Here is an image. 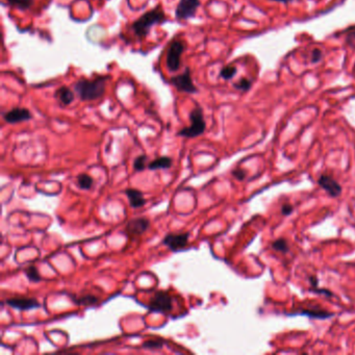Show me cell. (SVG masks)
Masks as SVG:
<instances>
[{"label": "cell", "mask_w": 355, "mask_h": 355, "mask_svg": "<svg viewBox=\"0 0 355 355\" xmlns=\"http://www.w3.org/2000/svg\"><path fill=\"white\" fill-rule=\"evenodd\" d=\"M75 302L80 305H85V306H88V305H93V304H96L98 302V299L94 296H91V295H87V296H84V297H81L80 299H76Z\"/></svg>", "instance_id": "obj_25"}, {"label": "cell", "mask_w": 355, "mask_h": 355, "mask_svg": "<svg viewBox=\"0 0 355 355\" xmlns=\"http://www.w3.org/2000/svg\"><path fill=\"white\" fill-rule=\"evenodd\" d=\"M191 125L189 127H185L179 131V135L185 137H196L201 135L206 128V123L203 117V111L199 106L194 109L190 113Z\"/></svg>", "instance_id": "obj_3"}, {"label": "cell", "mask_w": 355, "mask_h": 355, "mask_svg": "<svg viewBox=\"0 0 355 355\" xmlns=\"http://www.w3.org/2000/svg\"><path fill=\"white\" fill-rule=\"evenodd\" d=\"M146 162H147V156L145 154H142V155L137 156L133 163L134 171H136V172L143 171L146 168Z\"/></svg>", "instance_id": "obj_22"}, {"label": "cell", "mask_w": 355, "mask_h": 355, "mask_svg": "<svg viewBox=\"0 0 355 355\" xmlns=\"http://www.w3.org/2000/svg\"><path fill=\"white\" fill-rule=\"evenodd\" d=\"M6 303L19 310H28L32 308H39L41 305L37 299L34 298H11L6 301Z\"/></svg>", "instance_id": "obj_11"}, {"label": "cell", "mask_w": 355, "mask_h": 355, "mask_svg": "<svg viewBox=\"0 0 355 355\" xmlns=\"http://www.w3.org/2000/svg\"><path fill=\"white\" fill-rule=\"evenodd\" d=\"M322 58V51L321 50H319V49H314L312 51V56H311V62L313 64H317L321 61Z\"/></svg>", "instance_id": "obj_27"}, {"label": "cell", "mask_w": 355, "mask_h": 355, "mask_svg": "<svg viewBox=\"0 0 355 355\" xmlns=\"http://www.w3.org/2000/svg\"><path fill=\"white\" fill-rule=\"evenodd\" d=\"M166 20L167 18H166L165 12L163 11L161 6H157L150 12L145 13L137 20H135L131 25V29L136 37L143 39L147 37V34L149 33L153 25L162 24L166 22Z\"/></svg>", "instance_id": "obj_2"}, {"label": "cell", "mask_w": 355, "mask_h": 355, "mask_svg": "<svg viewBox=\"0 0 355 355\" xmlns=\"http://www.w3.org/2000/svg\"><path fill=\"white\" fill-rule=\"evenodd\" d=\"M171 85L176 88L177 91L188 93V94H196L198 92V89L194 85V82L192 80L190 68H186L183 73L172 76L170 80Z\"/></svg>", "instance_id": "obj_4"}, {"label": "cell", "mask_w": 355, "mask_h": 355, "mask_svg": "<svg viewBox=\"0 0 355 355\" xmlns=\"http://www.w3.org/2000/svg\"><path fill=\"white\" fill-rule=\"evenodd\" d=\"M10 7L16 8L20 11H26L31 8L33 0H7Z\"/></svg>", "instance_id": "obj_16"}, {"label": "cell", "mask_w": 355, "mask_h": 355, "mask_svg": "<svg viewBox=\"0 0 355 355\" xmlns=\"http://www.w3.org/2000/svg\"><path fill=\"white\" fill-rule=\"evenodd\" d=\"M32 119V114L24 108H15L4 114V120L9 124H16Z\"/></svg>", "instance_id": "obj_9"}, {"label": "cell", "mask_w": 355, "mask_h": 355, "mask_svg": "<svg viewBox=\"0 0 355 355\" xmlns=\"http://www.w3.org/2000/svg\"><path fill=\"white\" fill-rule=\"evenodd\" d=\"M272 248L277 251H280V252H287L289 250L288 243L286 240H283V239H279V240L275 241L272 244Z\"/></svg>", "instance_id": "obj_24"}, {"label": "cell", "mask_w": 355, "mask_h": 355, "mask_svg": "<svg viewBox=\"0 0 355 355\" xmlns=\"http://www.w3.org/2000/svg\"><path fill=\"white\" fill-rule=\"evenodd\" d=\"M199 7V0H181L175 10V16L179 20H189L195 17Z\"/></svg>", "instance_id": "obj_7"}, {"label": "cell", "mask_w": 355, "mask_h": 355, "mask_svg": "<svg viewBox=\"0 0 355 355\" xmlns=\"http://www.w3.org/2000/svg\"><path fill=\"white\" fill-rule=\"evenodd\" d=\"M109 76H98L94 80L81 78L74 85V91L82 101H93L101 98L105 93Z\"/></svg>", "instance_id": "obj_1"}, {"label": "cell", "mask_w": 355, "mask_h": 355, "mask_svg": "<svg viewBox=\"0 0 355 355\" xmlns=\"http://www.w3.org/2000/svg\"><path fill=\"white\" fill-rule=\"evenodd\" d=\"M173 308V299L165 291L156 292L149 302V309L153 312H169Z\"/></svg>", "instance_id": "obj_6"}, {"label": "cell", "mask_w": 355, "mask_h": 355, "mask_svg": "<svg viewBox=\"0 0 355 355\" xmlns=\"http://www.w3.org/2000/svg\"><path fill=\"white\" fill-rule=\"evenodd\" d=\"M302 314H305V315H309L311 318H318V319H326V318H329L331 317L332 314L327 312V311H323V310H313V309H310V310H303L301 312Z\"/></svg>", "instance_id": "obj_20"}, {"label": "cell", "mask_w": 355, "mask_h": 355, "mask_svg": "<svg viewBox=\"0 0 355 355\" xmlns=\"http://www.w3.org/2000/svg\"><path fill=\"white\" fill-rule=\"evenodd\" d=\"M309 281H310V283H311V285H312V288H315L317 286H318V279H317V277L315 276H311V277H309Z\"/></svg>", "instance_id": "obj_30"}, {"label": "cell", "mask_w": 355, "mask_h": 355, "mask_svg": "<svg viewBox=\"0 0 355 355\" xmlns=\"http://www.w3.org/2000/svg\"><path fill=\"white\" fill-rule=\"evenodd\" d=\"M190 239V232H182V233H169L167 234L163 243L172 251H179L184 249L188 245Z\"/></svg>", "instance_id": "obj_8"}, {"label": "cell", "mask_w": 355, "mask_h": 355, "mask_svg": "<svg viewBox=\"0 0 355 355\" xmlns=\"http://www.w3.org/2000/svg\"><path fill=\"white\" fill-rule=\"evenodd\" d=\"M185 51V44L182 41H173L167 53L166 65L170 72H176L181 68V57Z\"/></svg>", "instance_id": "obj_5"}, {"label": "cell", "mask_w": 355, "mask_h": 355, "mask_svg": "<svg viewBox=\"0 0 355 355\" xmlns=\"http://www.w3.org/2000/svg\"><path fill=\"white\" fill-rule=\"evenodd\" d=\"M292 211H293V207L290 204H285L281 208V212L283 215H290Z\"/></svg>", "instance_id": "obj_29"}, {"label": "cell", "mask_w": 355, "mask_h": 355, "mask_svg": "<svg viewBox=\"0 0 355 355\" xmlns=\"http://www.w3.org/2000/svg\"><path fill=\"white\" fill-rule=\"evenodd\" d=\"M172 159L169 156H161L150 162L148 168L150 170H159V169H169L172 166Z\"/></svg>", "instance_id": "obj_15"}, {"label": "cell", "mask_w": 355, "mask_h": 355, "mask_svg": "<svg viewBox=\"0 0 355 355\" xmlns=\"http://www.w3.org/2000/svg\"><path fill=\"white\" fill-rule=\"evenodd\" d=\"M273 2H277V3H282V4H288V3H292L293 0H273Z\"/></svg>", "instance_id": "obj_31"}, {"label": "cell", "mask_w": 355, "mask_h": 355, "mask_svg": "<svg viewBox=\"0 0 355 355\" xmlns=\"http://www.w3.org/2000/svg\"><path fill=\"white\" fill-rule=\"evenodd\" d=\"M150 225V222L148 219L146 218H136V219H133V220H130L126 227H125V230L128 234L132 235V236H136V235H140L142 234L143 232H145L148 227Z\"/></svg>", "instance_id": "obj_12"}, {"label": "cell", "mask_w": 355, "mask_h": 355, "mask_svg": "<svg viewBox=\"0 0 355 355\" xmlns=\"http://www.w3.org/2000/svg\"><path fill=\"white\" fill-rule=\"evenodd\" d=\"M232 175L235 177L236 180H239V181H243V180L245 179L246 173H245L243 170L238 169V170H233V171H232Z\"/></svg>", "instance_id": "obj_28"}, {"label": "cell", "mask_w": 355, "mask_h": 355, "mask_svg": "<svg viewBox=\"0 0 355 355\" xmlns=\"http://www.w3.org/2000/svg\"><path fill=\"white\" fill-rule=\"evenodd\" d=\"M318 183L331 197H339L342 193L341 185L327 174L321 175Z\"/></svg>", "instance_id": "obj_10"}, {"label": "cell", "mask_w": 355, "mask_h": 355, "mask_svg": "<svg viewBox=\"0 0 355 355\" xmlns=\"http://www.w3.org/2000/svg\"><path fill=\"white\" fill-rule=\"evenodd\" d=\"M77 186L83 190H89L93 186V179L86 173H83L77 176Z\"/></svg>", "instance_id": "obj_17"}, {"label": "cell", "mask_w": 355, "mask_h": 355, "mask_svg": "<svg viewBox=\"0 0 355 355\" xmlns=\"http://www.w3.org/2000/svg\"><path fill=\"white\" fill-rule=\"evenodd\" d=\"M54 96L64 105L71 104L75 98L74 93L67 87H61L60 89H57Z\"/></svg>", "instance_id": "obj_14"}, {"label": "cell", "mask_w": 355, "mask_h": 355, "mask_svg": "<svg viewBox=\"0 0 355 355\" xmlns=\"http://www.w3.org/2000/svg\"><path fill=\"white\" fill-rule=\"evenodd\" d=\"M165 341L163 340H148L142 344V348L144 349H161L163 348Z\"/></svg>", "instance_id": "obj_21"}, {"label": "cell", "mask_w": 355, "mask_h": 355, "mask_svg": "<svg viewBox=\"0 0 355 355\" xmlns=\"http://www.w3.org/2000/svg\"><path fill=\"white\" fill-rule=\"evenodd\" d=\"M125 194L129 200L130 206L133 208L142 207L146 203V199L144 198L143 193L135 189H128L125 191Z\"/></svg>", "instance_id": "obj_13"}, {"label": "cell", "mask_w": 355, "mask_h": 355, "mask_svg": "<svg viewBox=\"0 0 355 355\" xmlns=\"http://www.w3.org/2000/svg\"><path fill=\"white\" fill-rule=\"evenodd\" d=\"M25 275L32 282H39L41 280V276L38 272V269L35 268L34 266H29L28 268H26L25 269Z\"/></svg>", "instance_id": "obj_18"}, {"label": "cell", "mask_w": 355, "mask_h": 355, "mask_svg": "<svg viewBox=\"0 0 355 355\" xmlns=\"http://www.w3.org/2000/svg\"><path fill=\"white\" fill-rule=\"evenodd\" d=\"M236 72H238V70L234 66H226L221 70L220 76L225 81H229V80L233 78V76L236 74Z\"/></svg>", "instance_id": "obj_19"}, {"label": "cell", "mask_w": 355, "mask_h": 355, "mask_svg": "<svg viewBox=\"0 0 355 355\" xmlns=\"http://www.w3.org/2000/svg\"><path fill=\"white\" fill-rule=\"evenodd\" d=\"M252 86V82L249 81L248 78H241L238 83H235L233 85V87L239 90V91H242V92H247L248 90H249Z\"/></svg>", "instance_id": "obj_23"}, {"label": "cell", "mask_w": 355, "mask_h": 355, "mask_svg": "<svg viewBox=\"0 0 355 355\" xmlns=\"http://www.w3.org/2000/svg\"><path fill=\"white\" fill-rule=\"evenodd\" d=\"M346 43L348 46H350L352 49H355V30L351 31L347 34L346 37Z\"/></svg>", "instance_id": "obj_26"}]
</instances>
